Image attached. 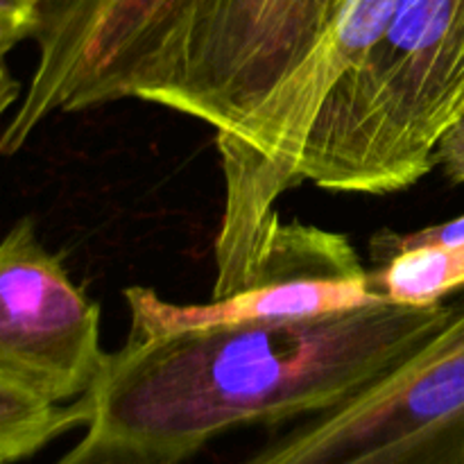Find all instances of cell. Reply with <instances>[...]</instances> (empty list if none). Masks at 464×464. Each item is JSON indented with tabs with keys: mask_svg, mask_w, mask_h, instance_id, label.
<instances>
[{
	"mask_svg": "<svg viewBox=\"0 0 464 464\" xmlns=\"http://www.w3.org/2000/svg\"><path fill=\"white\" fill-rule=\"evenodd\" d=\"M460 243H464V216L456 218V220L442 222V225L406 231V234L390 229L379 231L370 240V258L374 267H381L392 261V258H397L399 254L412 252V249L449 247V245Z\"/></svg>",
	"mask_w": 464,
	"mask_h": 464,
	"instance_id": "11",
	"label": "cell"
},
{
	"mask_svg": "<svg viewBox=\"0 0 464 464\" xmlns=\"http://www.w3.org/2000/svg\"><path fill=\"white\" fill-rule=\"evenodd\" d=\"M54 464H179L161 453L86 429L84 438Z\"/></svg>",
	"mask_w": 464,
	"mask_h": 464,
	"instance_id": "12",
	"label": "cell"
},
{
	"mask_svg": "<svg viewBox=\"0 0 464 464\" xmlns=\"http://www.w3.org/2000/svg\"><path fill=\"white\" fill-rule=\"evenodd\" d=\"M93 420V392L59 403L0 383V464L27 460L68 430H86Z\"/></svg>",
	"mask_w": 464,
	"mask_h": 464,
	"instance_id": "9",
	"label": "cell"
},
{
	"mask_svg": "<svg viewBox=\"0 0 464 464\" xmlns=\"http://www.w3.org/2000/svg\"><path fill=\"white\" fill-rule=\"evenodd\" d=\"M111 362L100 343V306L21 218L0 245V383L48 401H75Z\"/></svg>",
	"mask_w": 464,
	"mask_h": 464,
	"instance_id": "7",
	"label": "cell"
},
{
	"mask_svg": "<svg viewBox=\"0 0 464 464\" xmlns=\"http://www.w3.org/2000/svg\"><path fill=\"white\" fill-rule=\"evenodd\" d=\"M338 3H340V5H344V0H338Z\"/></svg>",
	"mask_w": 464,
	"mask_h": 464,
	"instance_id": "16",
	"label": "cell"
},
{
	"mask_svg": "<svg viewBox=\"0 0 464 464\" xmlns=\"http://www.w3.org/2000/svg\"><path fill=\"white\" fill-rule=\"evenodd\" d=\"M122 297L130 308L127 338L140 340L254 322L304 320L388 299L374 290L370 270L347 236L299 220H281L258 279L227 297L175 304L148 285H131Z\"/></svg>",
	"mask_w": 464,
	"mask_h": 464,
	"instance_id": "8",
	"label": "cell"
},
{
	"mask_svg": "<svg viewBox=\"0 0 464 464\" xmlns=\"http://www.w3.org/2000/svg\"><path fill=\"white\" fill-rule=\"evenodd\" d=\"M453 302L390 299L331 315L127 338L93 390L89 429L188 460L211 440L324 412L411 358Z\"/></svg>",
	"mask_w": 464,
	"mask_h": 464,
	"instance_id": "1",
	"label": "cell"
},
{
	"mask_svg": "<svg viewBox=\"0 0 464 464\" xmlns=\"http://www.w3.org/2000/svg\"><path fill=\"white\" fill-rule=\"evenodd\" d=\"M240 464H464V297L411 358Z\"/></svg>",
	"mask_w": 464,
	"mask_h": 464,
	"instance_id": "5",
	"label": "cell"
},
{
	"mask_svg": "<svg viewBox=\"0 0 464 464\" xmlns=\"http://www.w3.org/2000/svg\"><path fill=\"white\" fill-rule=\"evenodd\" d=\"M338 0H190L150 59L136 100L231 136L320 48Z\"/></svg>",
	"mask_w": 464,
	"mask_h": 464,
	"instance_id": "4",
	"label": "cell"
},
{
	"mask_svg": "<svg viewBox=\"0 0 464 464\" xmlns=\"http://www.w3.org/2000/svg\"><path fill=\"white\" fill-rule=\"evenodd\" d=\"M399 0H344L320 48L231 136H216L225 207L213 297L258 279L281 225L279 198L299 186V161L334 86L379 41Z\"/></svg>",
	"mask_w": 464,
	"mask_h": 464,
	"instance_id": "3",
	"label": "cell"
},
{
	"mask_svg": "<svg viewBox=\"0 0 464 464\" xmlns=\"http://www.w3.org/2000/svg\"><path fill=\"white\" fill-rule=\"evenodd\" d=\"M435 161L453 184H464V118L451 127L440 140Z\"/></svg>",
	"mask_w": 464,
	"mask_h": 464,
	"instance_id": "14",
	"label": "cell"
},
{
	"mask_svg": "<svg viewBox=\"0 0 464 464\" xmlns=\"http://www.w3.org/2000/svg\"><path fill=\"white\" fill-rule=\"evenodd\" d=\"M21 95H23L21 84L14 80L12 72H9V68H7V63H5V59H3V68H0V109H3V111H7L12 104H16L18 100H21Z\"/></svg>",
	"mask_w": 464,
	"mask_h": 464,
	"instance_id": "15",
	"label": "cell"
},
{
	"mask_svg": "<svg viewBox=\"0 0 464 464\" xmlns=\"http://www.w3.org/2000/svg\"><path fill=\"white\" fill-rule=\"evenodd\" d=\"M370 275L376 293L390 302L433 306L464 288V243L399 254L385 266L372 267Z\"/></svg>",
	"mask_w": 464,
	"mask_h": 464,
	"instance_id": "10",
	"label": "cell"
},
{
	"mask_svg": "<svg viewBox=\"0 0 464 464\" xmlns=\"http://www.w3.org/2000/svg\"><path fill=\"white\" fill-rule=\"evenodd\" d=\"M45 0H0V54L3 59L27 39H34L44 21Z\"/></svg>",
	"mask_w": 464,
	"mask_h": 464,
	"instance_id": "13",
	"label": "cell"
},
{
	"mask_svg": "<svg viewBox=\"0 0 464 464\" xmlns=\"http://www.w3.org/2000/svg\"><path fill=\"white\" fill-rule=\"evenodd\" d=\"M190 0H45L36 63L0 134L12 157L48 118L134 98Z\"/></svg>",
	"mask_w": 464,
	"mask_h": 464,
	"instance_id": "6",
	"label": "cell"
},
{
	"mask_svg": "<svg viewBox=\"0 0 464 464\" xmlns=\"http://www.w3.org/2000/svg\"><path fill=\"white\" fill-rule=\"evenodd\" d=\"M464 118V0H399L383 34L326 98L299 184L390 195L424 179Z\"/></svg>",
	"mask_w": 464,
	"mask_h": 464,
	"instance_id": "2",
	"label": "cell"
}]
</instances>
